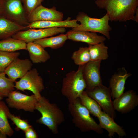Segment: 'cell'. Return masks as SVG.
<instances>
[{
  "label": "cell",
  "instance_id": "cell-1",
  "mask_svg": "<svg viewBox=\"0 0 138 138\" xmlns=\"http://www.w3.org/2000/svg\"><path fill=\"white\" fill-rule=\"evenodd\" d=\"M95 3L106 11L109 21L125 22L134 20L138 0H96Z\"/></svg>",
  "mask_w": 138,
  "mask_h": 138
},
{
  "label": "cell",
  "instance_id": "cell-2",
  "mask_svg": "<svg viewBox=\"0 0 138 138\" xmlns=\"http://www.w3.org/2000/svg\"><path fill=\"white\" fill-rule=\"evenodd\" d=\"M35 110L38 111L41 116L37 122L47 126L54 134L58 133V127L65 121L64 114L55 103H50L44 97L38 99Z\"/></svg>",
  "mask_w": 138,
  "mask_h": 138
},
{
  "label": "cell",
  "instance_id": "cell-3",
  "mask_svg": "<svg viewBox=\"0 0 138 138\" xmlns=\"http://www.w3.org/2000/svg\"><path fill=\"white\" fill-rule=\"evenodd\" d=\"M68 109L75 126L83 132L93 131L99 134L102 129L95 122L87 109L81 103L79 98L68 100Z\"/></svg>",
  "mask_w": 138,
  "mask_h": 138
},
{
  "label": "cell",
  "instance_id": "cell-4",
  "mask_svg": "<svg viewBox=\"0 0 138 138\" xmlns=\"http://www.w3.org/2000/svg\"><path fill=\"white\" fill-rule=\"evenodd\" d=\"M84 66H79L77 70L68 72L63 79L61 93L68 101L79 98L86 88L83 74Z\"/></svg>",
  "mask_w": 138,
  "mask_h": 138
},
{
  "label": "cell",
  "instance_id": "cell-5",
  "mask_svg": "<svg viewBox=\"0 0 138 138\" xmlns=\"http://www.w3.org/2000/svg\"><path fill=\"white\" fill-rule=\"evenodd\" d=\"M76 19L80 24L72 30L99 33L108 39H110V32L112 28L109 24V17L107 13L101 18H97L91 17L84 13L79 12Z\"/></svg>",
  "mask_w": 138,
  "mask_h": 138
},
{
  "label": "cell",
  "instance_id": "cell-6",
  "mask_svg": "<svg viewBox=\"0 0 138 138\" xmlns=\"http://www.w3.org/2000/svg\"><path fill=\"white\" fill-rule=\"evenodd\" d=\"M0 15L19 25L30 24L21 0H1Z\"/></svg>",
  "mask_w": 138,
  "mask_h": 138
},
{
  "label": "cell",
  "instance_id": "cell-7",
  "mask_svg": "<svg viewBox=\"0 0 138 138\" xmlns=\"http://www.w3.org/2000/svg\"><path fill=\"white\" fill-rule=\"evenodd\" d=\"M15 82L17 90L30 91L38 99L42 96L41 93L44 88L43 80L36 68L31 69L19 81Z\"/></svg>",
  "mask_w": 138,
  "mask_h": 138
},
{
  "label": "cell",
  "instance_id": "cell-8",
  "mask_svg": "<svg viewBox=\"0 0 138 138\" xmlns=\"http://www.w3.org/2000/svg\"><path fill=\"white\" fill-rule=\"evenodd\" d=\"M88 95L95 100L102 108L104 112L114 119L116 116L109 88L102 84L90 90H85Z\"/></svg>",
  "mask_w": 138,
  "mask_h": 138
},
{
  "label": "cell",
  "instance_id": "cell-9",
  "mask_svg": "<svg viewBox=\"0 0 138 138\" xmlns=\"http://www.w3.org/2000/svg\"><path fill=\"white\" fill-rule=\"evenodd\" d=\"M66 31L65 28L64 27L28 29L25 30L19 31L12 37L22 40L27 43L58 34L63 33Z\"/></svg>",
  "mask_w": 138,
  "mask_h": 138
},
{
  "label": "cell",
  "instance_id": "cell-10",
  "mask_svg": "<svg viewBox=\"0 0 138 138\" xmlns=\"http://www.w3.org/2000/svg\"><path fill=\"white\" fill-rule=\"evenodd\" d=\"M7 97L6 101L10 107L31 112L35 110L38 100L34 94L29 96L16 91L11 92Z\"/></svg>",
  "mask_w": 138,
  "mask_h": 138
},
{
  "label": "cell",
  "instance_id": "cell-11",
  "mask_svg": "<svg viewBox=\"0 0 138 138\" xmlns=\"http://www.w3.org/2000/svg\"><path fill=\"white\" fill-rule=\"evenodd\" d=\"M63 13L57 11L55 7L48 8L41 5L34 9L28 16L29 23L38 21L63 20Z\"/></svg>",
  "mask_w": 138,
  "mask_h": 138
},
{
  "label": "cell",
  "instance_id": "cell-12",
  "mask_svg": "<svg viewBox=\"0 0 138 138\" xmlns=\"http://www.w3.org/2000/svg\"><path fill=\"white\" fill-rule=\"evenodd\" d=\"M112 101L115 110L122 113L130 112L138 105V96L133 90L123 93Z\"/></svg>",
  "mask_w": 138,
  "mask_h": 138
},
{
  "label": "cell",
  "instance_id": "cell-13",
  "mask_svg": "<svg viewBox=\"0 0 138 138\" xmlns=\"http://www.w3.org/2000/svg\"><path fill=\"white\" fill-rule=\"evenodd\" d=\"M101 62L90 61L84 65L83 74L86 84V90L102 84L100 71Z\"/></svg>",
  "mask_w": 138,
  "mask_h": 138
},
{
  "label": "cell",
  "instance_id": "cell-14",
  "mask_svg": "<svg viewBox=\"0 0 138 138\" xmlns=\"http://www.w3.org/2000/svg\"><path fill=\"white\" fill-rule=\"evenodd\" d=\"M32 64L28 59H15L6 68L4 71L8 78L15 82L18 78L22 77L32 69Z\"/></svg>",
  "mask_w": 138,
  "mask_h": 138
},
{
  "label": "cell",
  "instance_id": "cell-15",
  "mask_svg": "<svg viewBox=\"0 0 138 138\" xmlns=\"http://www.w3.org/2000/svg\"><path fill=\"white\" fill-rule=\"evenodd\" d=\"M131 75L123 67L118 69L112 76L109 81V88L113 99L118 97L124 92L126 80Z\"/></svg>",
  "mask_w": 138,
  "mask_h": 138
},
{
  "label": "cell",
  "instance_id": "cell-16",
  "mask_svg": "<svg viewBox=\"0 0 138 138\" xmlns=\"http://www.w3.org/2000/svg\"><path fill=\"white\" fill-rule=\"evenodd\" d=\"M68 39L73 41L86 43L93 45L104 42L105 37L97 34L96 33L87 31L70 30L66 33Z\"/></svg>",
  "mask_w": 138,
  "mask_h": 138
},
{
  "label": "cell",
  "instance_id": "cell-17",
  "mask_svg": "<svg viewBox=\"0 0 138 138\" xmlns=\"http://www.w3.org/2000/svg\"><path fill=\"white\" fill-rule=\"evenodd\" d=\"M99 122V125L102 129L108 132V136L112 138L115 133L119 136H126V133L122 127L117 124L114 119L102 111L97 117Z\"/></svg>",
  "mask_w": 138,
  "mask_h": 138
},
{
  "label": "cell",
  "instance_id": "cell-18",
  "mask_svg": "<svg viewBox=\"0 0 138 138\" xmlns=\"http://www.w3.org/2000/svg\"><path fill=\"white\" fill-rule=\"evenodd\" d=\"M76 19H71L68 17L66 20L59 21H38L30 23L27 26L28 29L45 28L54 27H75L78 26Z\"/></svg>",
  "mask_w": 138,
  "mask_h": 138
},
{
  "label": "cell",
  "instance_id": "cell-19",
  "mask_svg": "<svg viewBox=\"0 0 138 138\" xmlns=\"http://www.w3.org/2000/svg\"><path fill=\"white\" fill-rule=\"evenodd\" d=\"M28 29L27 26L19 25L0 15V40L12 37L19 31Z\"/></svg>",
  "mask_w": 138,
  "mask_h": 138
},
{
  "label": "cell",
  "instance_id": "cell-20",
  "mask_svg": "<svg viewBox=\"0 0 138 138\" xmlns=\"http://www.w3.org/2000/svg\"><path fill=\"white\" fill-rule=\"evenodd\" d=\"M27 50L30 60L34 64L45 63L50 57L44 48L33 42L27 43Z\"/></svg>",
  "mask_w": 138,
  "mask_h": 138
},
{
  "label": "cell",
  "instance_id": "cell-21",
  "mask_svg": "<svg viewBox=\"0 0 138 138\" xmlns=\"http://www.w3.org/2000/svg\"><path fill=\"white\" fill-rule=\"evenodd\" d=\"M67 39L66 34L61 33L56 36H52L37 40L33 42L44 48L49 47L52 49H56L63 46Z\"/></svg>",
  "mask_w": 138,
  "mask_h": 138
},
{
  "label": "cell",
  "instance_id": "cell-22",
  "mask_svg": "<svg viewBox=\"0 0 138 138\" xmlns=\"http://www.w3.org/2000/svg\"><path fill=\"white\" fill-rule=\"evenodd\" d=\"M27 43L21 40L9 37L0 40V51L14 52L21 50H27Z\"/></svg>",
  "mask_w": 138,
  "mask_h": 138
},
{
  "label": "cell",
  "instance_id": "cell-23",
  "mask_svg": "<svg viewBox=\"0 0 138 138\" xmlns=\"http://www.w3.org/2000/svg\"><path fill=\"white\" fill-rule=\"evenodd\" d=\"M9 110L5 103L0 100V131L9 136H12L14 131L8 121Z\"/></svg>",
  "mask_w": 138,
  "mask_h": 138
},
{
  "label": "cell",
  "instance_id": "cell-24",
  "mask_svg": "<svg viewBox=\"0 0 138 138\" xmlns=\"http://www.w3.org/2000/svg\"><path fill=\"white\" fill-rule=\"evenodd\" d=\"M90 61H101L107 59L109 57L108 48L103 42L88 47Z\"/></svg>",
  "mask_w": 138,
  "mask_h": 138
},
{
  "label": "cell",
  "instance_id": "cell-25",
  "mask_svg": "<svg viewBox=\"0 0 138 138\" xmlns=\"http://www.w3.org/2000/svg\"><path fill=\"white\" fill-rule=\"evenodd\" d=\"M82 104L93 116L98 117L102 112L101 108L93 99L89 96L84 91L79 97Z\"/></svg>",
  "mask_w": 138,
  "mask_h": 138
},
{
  "label": "cell",
  "instance_id": "cell-26",
  "mask_svg": "<svg viewBox=\"0 0 138 138\" xmlns=\"http://www.w3.org/2000/svg\"><path fill=\"white\" fill-rule=\"evenodd\" d=\"M71 59L76 65L79 66L85 65L90 61V58L88 47H82L74 51Z\"/></svg>",
  "mask_w": 138,
  "mask_h": 138
},
{
  "label": "cell",
  "instance_id": "cell-27",
  "mask_svg": "<svg viewBox=\"0 0 138 138\" xmlns=\"http://www.w3.org/2000/svg\"><path fill=\"white\" fill-rule=\"evenodd\" d=\"M4 72L0 73V96L7 97L14 90V82L7 78Z\"/></svg>",
  "mask_w": 138,
  "mask_h": 138
},
{
  "label": "cell",
  "instance_id": "cell-28",
  "mask_svg": "<svg viewBox=\"0 0 138 138\" xmlns=\"http://www.w3.org/2000/svg\"><path fill=\"white\" fill-rule=\"evenodd\" d=\"M20 54L19 52L0 51V72H4L6 68Z\"/></svg>",
  "mask_w": 138,
  "mask_h": 138
},
{
  "label": "cell",
  "instance_id": "cell-29",
  "mask_svg": "<svg viewBox=\"0 0 138 138\" xmlns=\"http://www.w3.org/2000/svg\"><path fill=\"white\" fill-rule=\"evenodd\" d=\"M8 118L12 121L17 128L24 132L31 126L27 121L21 119L19 117L15 116L10 112L8 114Z\"/></svg>",
  "mask_w": 138,
  "mask_h": 138
},
{
  "label": "cell",
  "instance_id": "cell-30",
  "mask_svg": "<svg viewBox=\"0 0 138 138\" xmlns=\"http://www.w3.org/2000/svg\"><path fill=\"white\" fill-rule=\"evenodd\" d=\"M28 16L36 8L41 5L44 0H21Z\"/></svg>",
  "mask_w": 138,
  "mask_h": 138
},
{
  "label": "cell",
  "instance_id": "cell-31",
  "mask_svg": "<svg viewBox=\"0 0 138 138\" xmlns=\"http://www.w3.org/2000/svg\"><path fill=\"white\" fill-rule=\"evenodd\" d=\"M24 132L26 138H37L38 137L36 132L32 126Z\"/></svg>",
  "mask_w": 138,
  "mask_h": 138
},
{
  "label": "cell",
  "instance_id": "cell-32",
  "mask_svg": "<svg viewBox=\"0 0 138 138\" xmlns=\"http://www.w3.org/2000/svg\"><path fill=\"white\" fill-rule=\"evenodd\" d=\"M138 8L136 9V12L134 15V20L136 22H138Z\"/></svg>",
  "mask_w": 138,
  "mask_h": 138
},
{
  "label": "cell",
  "instance_id": "cell-33",
  "mask_svg": "<svg viewBox=\"0 0 138 138\" xmlns=\"http://www.w3.org/2000/svg\"><path fill=\"white\" fill-rule=\"evenodd\" d=\"M7 137V135L2 133L0 131V138H6Z\"/></svg>",
  "mask_w": 138,
  "mask_h": 138
},
{
  "label": "cell",
  "instance_id": "cell-34",
  "mask_svg": "<svg viewBox=\"0 0 138 138\" xmlns=\"http://www.w3.org/2000/svg\"><path fill=\"white\" fill-rule=\"evenodd\" d=\"M3 97L0 96V100H2L3 99Z\"/></svg>",
  "mask_w": 138,
  "mask_h": 138
},
{
  "label": "cell",
  "instance_id": "cell-35",
  "mask_svg": "<svg viewBox=\"0 0 138 138\" xmlns=\"http://www.w3.org/2000/svg\"><path fill=\"white\" fill-rule=\"evenodd\" d=\"M1 0H0V8H1Z\"/></svg>",
  "mask_w": 138,
  "mask_h": 138
},
{
  "label": "cell",
  "instance_id": "cell-36",
  "mask_svg": "<svg viewBox=\"0 0 138 138\" xmlns=\"http://www.w3.org/2000/svg\"><path fill=\"white\" fill-rule=\"evenodd\" d=\"M1 73L0 72V73Z\"/></svg>",
  "mask_w": 138,
  "mask_h": 138
}]
</instances>
